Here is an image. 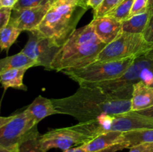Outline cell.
<instances>
[{
  "mask_svg": "<svg viewBox=\"0 0 153 152\" xmlns=\"http://www.w3.org/2000/svg\"><path fill=\"white\" fill-rule=\"evenodd\" d=\"M60 114L74 117L79 123L96 121L105 115H115L131 111V99L112 96L101 88L79 86L73 95L52 99Z\"/></svg>",
  "mask_w": 153,
  "mask_h": 152,
  "instance_id": "obj_1",
  "label": "cell"
},
{
  "mask_svg": "<svg viewBox=\"0 0 153 152\" xmlns=\"http://www.w3.org/2000/svg\"><path fill=\"white\" fill-rule=\"evenodd\" d=\"M105 46L96 35L91 24H88L76 29L60 48L51 70L64 72L86 66L96 61Z\"/></svg>",
  "mask_w": 153,
  "mask_h": 152,
  "instance_id": "obj_2",
  "label": "cell"
},
{
  "mask_svg": "<svg viewBox=\"0 0 153 152\" xmlns=\"http://www.w3.org/2000/svg\"><path fill=\"white\" fill-rule=\"evenodd\" d=\"M88 7L84 0H55L35 30L61 47Z\"/></svg>",
  "mask_w": 153,
  "mask_h": 152,
  "instance_id": "obj_3",
  "label": "cell"
},
{
  "mask_svg": "<svg viewBox=\"0 0 153 152\" xmlns=\"http://www.w3.org/2000/svg\"><path fill=\"white\" fill-rule=\"evenodd\" d=\"M143 81L151 85L153 81V49L137 56L120 77L94 84H88L101 88L112 96L122 99H131L133 85ZM86 86V85H84Z\"/></svg>",
  "mask_w": 153,
  "mask_h": 152,
  "instance_id": "obj_4",
  "label": "cell"
},
{
  "mask_svg": "<svg viewBox=\"0 0 153 152\" xmlns=\"http://www.w3.org/2000/svg\"><path fill=\"white\" fill-rule=\"evenodd\" d=\"M75 126L93 137L109 131H126L140 129H153V118L129 111L126 113L105 115L96 121L79 123Z\"/></svg>",
  "mask_w": 153,
  "mask_h": 152,
  "instance_id": "obj_5",
  "label": "cell"
},
{
  "mask_svg": "<svg viewBox=\"0 0 153 152\" xmlns=\"http://www.w3.org/2000/svg\"><path fill=\"white\" fill-rule=\"evenodd\" d=\"M137 56L117 61L94 62L82 68L62 72L79 86L117 79L126 72Z\"/></svg>",
  "mask_w": 153,
  "mask_h": 152,
  "instance_id": "obj_6",
  "label": "cell"
},
{
  "mask_svg": "<svg viewBox=\"0 0 153 152\" xmlns=\"http://www.w3.org/2000/svg\"><path fill=\"white\" fill-rule=\"evenodd\" d=\"M152 49L153 43L147 41L143 34L123 31L114 40L105 46L94 62H106L140 56Z\"/></svg>",
  "mask_w": 153,
  "mask_h": 152,
  "instance_id": "obj_7",
  "label": "cell"
},
{
  "mask_svg": "<svg viewBox=\"0 0 153 152\" xmlns=\"http://www.w3.org/2000/svg\"><path fill=\"white\" fill-rule=\"evenodd\" d=\"M94 137L88 135L78 129L76 126L54 129L40 136L41 148L45 152L52 148L62 151L84 145L94 139Z\"/></svg>",
  "mask_w": 153,
  "mask_h": 152,
  "instance_id": "obj_8",
  "label": "cell"
},
{
  "mask_svg": "<svg viewBox=\"0 0 153 152\" xmlns=\"http://www.w3.org/2000/svg\"><path fill=\"white\" fill-rule=\"evenodd\" d=\"M37 124L26 109L14 114L12 120L0 128V147L19 145L37 128Z\"/></svg>",
  "mask_w": 153,
  "mask_h": 152,
  "instance_id": "obj_9",
  "label": "cell"
},
{
  "mask_svg": "<svg viewBox=\"0 0 153 152\" xmlns=\"http://www.w3.org/2000/svg\"><path fill=\"white\" fill-rule=\"evenodd\" d=\"M60 48L50 39L33 30L28 31V42L21 52L36 61L37 66L51 70L52 63Z\"/></svg>",
  "mask_w": 153,
  "mask_h": 152,
  "instance_id": "obj_10",
  "label": "cell"
},
{
  "mask_svg": "<svg viewBox=\"0 0 153 152\" xmlns=\"http://www.w3.org/2000/svg\"><path fill=\"white\" fill-rule=\"evenodd\" d=\"M52 4L19 10L12 9L9 24L21 31H31L38 27Z\"/></svg>",
  "mask_w": 153,
  "mask_h": 152,
  "instance_id": "obj_11",
  "label": "cell"
},
{
  "mask_svg": "<svg viewBox=\"0 0 153 152\" xmlns=\"http://www.w3.org/2000/svg\"><path fill=\"white\" fill-rule=\"evenodd\" d=\"M90 23L97 37L106 45L111 43L123 32L122 21L111 16L94 18Z\"/></svg>",
  "mask_w": 153,
  "mask_h": 152,
  "instance_id": "obj_12",
  "label": "cell"
},
{
  "mask_svg": "<svg viewBox=\"0 0 153 152\" xmlns=\"http://www.w3.org/2000/svg\"><path fill=\"white\" fill-rule=\"evenodd\" d=\"M153 106V86L143 81L133 85L131 111L138 112Z\"/></svg>",
  "mask_w": 153,
  "mask_h": 152,
  "instance_id": "obj_13",
  "label": "cell"
},
{
  "mask_svg": "<svg viewBox=\"0 0 153 152\" xmlns=\"http://www.w3.org/2000/svg\"><path fill=\"white\" fill-rule=\"evenodd\" d=\"M26 110L32 115L33 118L37 123L47 116L55 114H60L55 108L52 100L39 95L27 107Z\"/></svg>",
  "mask_w": 153,
  "mask_h": 152,
  "instance_id": "obj_14",
  "label": "cell"
},
{
  "mask_svg": "<svg viewBox=\"0 0 153 152\" xmlns=\"http://www.w3.org/2000/svg\"><path fill=\"white\" fill-rule=\"evenodd\" d=\"M122 134L123 132L120 131H109L103 133L82 145L88 152L102 150L117 143L123 142Z\"/></svg>",
  "mask_w": 153,
  "mask_h": 152,
  "instance_id": "obj_15",
  "label": "cell"
},
{
  "mask_svg": "<svg viewBox=\"0 0 153 152\" xmlns=\"http://www.w3.org/2000/svg\"><path fill=\"white\" fill-rule=\"evenodd\" d=\"M33 66H37V62L20 52L12 56L0 59V75L13 69L26 68L28 69Z\"/></svg>",
  "mask_w": 153,
  "mask_h": 152,
  "instance_id": "obj_16",
  "label": "cell"
},
{
  "mask_svg": "<svg viewBox=\"0 0 153 152\" xmlns=\"http://www.w3.org/2000/svg\"><path fill=\"white\" fill-rule=\"evenodd\" d=\"M26 68L13 69L2 73L0 75V83L4 89L13 88V89L27 90V86L23 83V77Z\"/></svg>",
  "mask_w": 153,
  "mask_h": 152,
  "instance_id": "obj_17",
  "label": "cell"
},
{
  "mask_svg": "<svg viewBox=\"0 0 153 152\" xmlns=\"http://www.w3.org/2000/svg\"><path fill=\"white\" fill-rule=\"evenodd\" d=\"M152 15L150 10L131 16L122 22V30L124 32L143 34Z\"/></svg>",
  "mask_w": 153,
  "mask_h": 152,
  "instance_id": "obj_18",
  "label": "cell"
},
{
  "mask_svg": "<svg viewBox=\"0 0 153 152\" xmlns=\"http://www.w3.org/2000/svg\"><path fill=\"white\" fill-rule=\"evenodd\" d=\"M122 136L123 142L128 143L130 148L143 143H153V129L126 131L123 133Z\"/></svg>",
  "mask_w": 153,
  "mask_h": 152,
  "instance_id": "obj_19",
  "label": "cell"
},
{
  "mask_svg": "<svg viewBox=\"0 0 153 152\" xmlns=\"http://www.w3.org/2000/svg\"><path fill=\"white\" fill-rule=\"evenodd\" d=\"M22 31L10 24H7L0 31V49L8 52Z\"/></svg>",
  "mask_w": 153,
  "mask_h": 152,
  "instance_id": "obj_20",
  "label": "cell"
},
{
  "mask_svg": "<svg viewBox=\"0 0 153 152\" xmlns=\"http://www.w3.org/2000/svg\"><path fill=\"white\" fill-rule=\"evenodd\" d=\"M40 136L36 128L18 145V152H45L41 148Z\"/></svg>",
  "mask_w": 153,
  "mask_h": 152,
  "instance_id": "obj_21",
  "label": "cell"
},
{
  "mask_svg": "<svg viewBox=\"0 0 153 152\" xmlns=\"http://www.w3.org/2000/svg\"><path fill=\"white\" fill-rule=\"evenodd\" d=\"M134 0H122L113 10L105 16H111L120 21H123L129 17Z\"/></svg>",
  "mask_w": 153,
  "mask_h": 152,
  "instance_id": "obj_22",
  "label": "cell"
},
{
  "mask_svg": "<svg viewBox=\"0 0 153 152\" xmlns=\"http://www.w3.org/2000/svg\"><path fill=\"white\" fill-rule=\"evenodd\" d=\"M122 0H104L103 2L94 10V18L105 16L108 13L113 10Z\"/></svg>",
  "mask_w": 153,
  "mask_h": 152,
  "instance_id": "obj_23",
  "label": "cell"
},
{
  "mask_svg": "<svg viewBox=\"0 0 153 152\" xmlns=\"http://www.w3.org/2000/svg\"><path fill=\"white\" fill-rule=\"evenodd\" d=\"M54 0H18L16 5L13 7L14 10H19L24 8H31L39 6L52 4Z\"/></svg>",
  "mask_w": 153,
  "mask_h": 152,
  "instance_id": "obj_24",
  "label": "cell"
},
{
  "mask_svg": "<svg viewBox=\"0 0 153 152\" xmlns=\"http://www.w3.org/2000/svg\"><path fill=\"white\" fill-rule=\"evenodd\" d=\"M149 9V0H134L129 17L146 13ZM128 17V18H129Z\"/></svg>",
  "mask_w": 153,
  "mask_h": 152,
  "instance_id": "obj_25",
  "label": "cell"
},
{
  "mask_svg": "<svg viewBox=\"0 0 153 152\" xmlns=\"http://www.w3.org/2000/svg\"><path fill=\"white\" fill-rule=\"evenodd\" d=\"M11 12L10 7H0V31L8 24Z\"/></svg>",
  "mask_w": 153,
  "mask_h": 152,
  "instance_id": "obj_26",
  "label": "cell"
},
{
  "mask_svg": "<svg viewBox=\"0 0 153 152\" xmlns=\"http://www.w3.org/2000/svg\"><path fill=\"white\" fill-rule=\"evenodd\" d=\"M128 152H153V143H143L132 146Z\"/></svg>",
  "mask_w": 153,
  "mask_h": 152,
  "instance_id": "obj_27",
  "label": "cell"
},
{
  "mask_svg": "<svg viewBox=\"0 0 153 152\" xmlns=\"http://www.w3.org/2000/svg\"><path fill=\"white\" fill-rule=\"evenodd\" d=\"M129 148V145L127 142H123L117 143V144L110 146V147L107 148H105L102 149V150L97 151L94 152H117L118 151L123 150V149L126 148Z\"/></svg>",
  "mask_w": 153,
  "mask_h": 152,
  "instance_id": "obj_28",
  "label": "cell"
},
{
  "mask_svg": "<svg viewBox=\"0 0 153 152\" xmlns=\"http://www.w3.org/2000/svg\"><path fill=\"white\" fill-rule=\"evenodd\" d=\"M143 34L147 41L153 43V13L151 15L149 23Z\"/></svg>",
  "mask_w": 153,
  "mask_h": 152,
  "instance_id": "obj_29",
  "label": "cell"
},
{
  "mask_svg": "<svg viewBox=\"0 0 153 152\" xmlns=\"http://www.w3.org/2000/svg\"><path fill=\"white\" fill-rule=\"evenodd\" d=\"M18 0H0V7L13 8Z\"/></svg>",
  "mask_w": 153,
  "mask_h": 152,
  "instance_id": "obj_30",
  "label": "cell"
},
{
  "mask_svg": "<svg viewBox=\"0 0 153 152\" xmlns=\"http://www.w3.org/2000/svg\"><path fill=\"white\" fill-rule=\"evenodd\" d=\"M103 1L104 0H88L87 4H88V7H91L94 10L103 2Z\"/></svg>",
  "mask_w": 153,
  "mask_h": 152,
  "instance_id": "obj_31",
  "label": "cell"
},
{
  "mask_svg": "<svg viewBox=\"0 0 153 152\" xmlns=\"http://www.w3.org/2000/svg\"><path fill=\"white\" fill-rule=\"evenodd\" d=\"M0 152H18V145L10 147H0Z\"/></svg>",
  "mask_w": 153,
  "mask_h": 152,
  "instance_id": "obj_32",
  "label": "cell"
},
{
  "mask_svg": "<svg viewBox=\"0 0 153 152\" xmlns=\"http://www.w3.org/2000/svg\"><path fill=\"white\" fill-rule=\"evenodd\" d=\"M14 115H12L10 116H0V128H1L2 126H4V125L8 123L10 120H12V119L13 118Z\"/></svg>",
  "mask_w": 153,
  "mask_h": 152,
  "instance_id": "obj_33",
  "label": "cell"
},
{
  "mask_svg": "<svg viewBox=\"0 0 153 152\" xmlns=\"http://www.w3.org/2000/svg\"><path fill=\"white\" fill-rule=\"evenodd\" d=\"M63 152H88L85 148L83 147V145H80L79 147L76 148H69L67 150L63 151Z\"/></svg>",
  "mask_w": 153,
  "mask_h": 152,
  "instance_id": "obj_34",
  "label": "cell"
},
{
  "mask_svg": "<svg viewBox=\"0 0 153 152\" xmlns=\"http://www.w3.org/2000/svg\"><path fill=\"white\" fill-rule=\"evenodd\" d=\"M138 113H140V114L145 115V116H150V117L153 118V106L152 107H149V108L145 109V110L138 111Z\"/></svg>",
  "mask_w": 153,
  "mask_h": 152,
  "instance_id": "obj_35",
  "label": "cell"
},
{
  "mask_svg": "<svg viewBox=\"0 0 153 152\" xmlns=\"http://www.w3.org/2000/svg\"><path fill=\"white\" fill-rule=\"evenodd\" d=\"M149 10H150V12H151V13H153V3H152V5H151V7H149Z\"/></svg>",
  "mask_w": 153,
  "mask_h": 152,
  "instance_id": "obj_36",
  "label": "cell"
},
{
  "mask_svg": "<svg viewBox=\"0 0 153 152\" xmlns=\"http://www.w3.org/2000/svg\"><path fill=\"white\" fill-rule=\"evenodd\" d=\"M152 3H153V0H149V7H151V5L152 4Z\"/></svg>",
  "mask_w": 153,
  "mask_h": 152,
  "instance_id": "obj_37",
  "label": "cell"
},
{
  "mask_svg": "<svg viewBox=\"0 0 153 152\" xmlns=\"http://www.w3.org/2000/svg\"><path fill=\"white\" fill-rule=\"evenodd\" d=\"M150 86H153V81H152V83H151V85H150Z\"/></svg>",
  "mask_w": 153,
  "mask_h": 152,
  "instance_id": "obj_38",
  "label": "cell"
},
{
  "mask_svg": "<svg viewBox=\"0 0 153 152\" xmlns=\"http://www.w3.org/2000/svg\"><path fill=\"white\" fill-rule=\"evenodd\" d=\"M84 1H85V2H86V3H87V1H88V0H84Z\"/></svg>",
  "mask_w": 153,
  "mask_h": 152,
  "instance_id": "obj_39",
  "label": "cell"
},
{
  "mask_svg": "<svg viewBox=\"0 0 153 152\" xmlns=\"http://www.w3.org/2000/svg\"><path fill=\"white\" fill-rule=\"evenodd\" d=\"M54 1H55V0H54Z\"/></svg>",
  "mask_w": 153,
  "mask_h": 152,
  "instance_id": "obj_40",
  "label": "cell"
},
{
  "mask_svg": "<svg viewBox=\"0 0 153 152\" xmlns=\"http://www.w3.org/2000/svg\"></svg>",
  "mask_w": 153,
  "mask_h": 152,
  "instance_id": "obj_41",
  "label": "cell"
}]
</instances>
